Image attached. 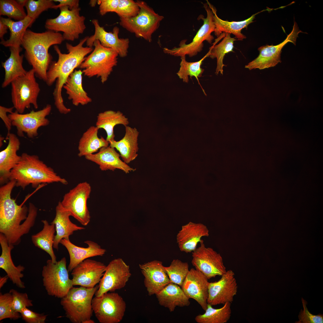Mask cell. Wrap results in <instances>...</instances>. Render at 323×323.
<instances>
[{"label":"cell","instance_id":"1","mask_svg":"<svg viewBox=\"0 0 323 323\" xmlns=\"http://www.w3.org/2000/svg\"><path fill=\"white\" fill-rule=\"evenodd\" d=\"M16 182L11 180L0 188V233L6 238L8 243L18 245L21 237L28 233L34 226L37 209L32 203L28 208L18 205L16 199L11 198V193Z\"/></svg>","mask_w":323,"mask_h":323},{"label":"cell","instance_id":"2","mask_svg":"<svg viewBox=\"0 0 323 323\" xmlns=\"http://www.w3.org/2000/svg\"><path fill=\"white\" fill-rule=\"evenodd\" d=\"M88 37L86 36L81 39L75 46L66 43L67 54L62 53L57 45L54 46V49L58 55V59L57 62L50 65L47 72L45 82L48 86H50L56 81L53 95L55 105L61 114H66L71 111V109L66 107L64 103L62 94L63 86L74 69L80 66L86 56L93 50L92 48L83 46Z\"/></svg>","mask_w":323,"mask_h":323},{"label":"cell","instance_id":"3","mask_svg":"<svg viewBox=\"0 0 323 323\" xmlns=\"http://www.w3.org/2000/svg\"><path fill=\"white\" fill-rule=\"evenodd\" d=\"M65 40L59 32L48 30L36 33L27 29L22 40L25 56L32 67L36 76L46 81L47 72L51 64L52 57L48 49L52 45L60 44Z\"/></svg>","mask_w":323,"mask_h":323},{"label":"cell","instance_id":"4","mask_svg":"<svg viewBox=\"0 0 323 323\" xmlns=\"http://www.w3.org/2000/svg\"><path fill=\"white\" fill-rule=\"evenodd\" d=\"M18 164L11 170L10 180H15L16 186L23 189L31 184L33 188L41 184L60 182L67 185L68 182L55 173L36 155L24 153Z\"/></svg>","mask_w":323,"mask_h":323},{"label":"cell","instance_id":"5","mask_svg":"<svg viewBox=\"0 0 323 323\" xmlns=\"http://www.w3.org/2000/svg\"><path fill=\"white\" fill-rule=\"evenodd\" d=\"M98 286L92 288L72 287L61 298L60 304L66 316L73 323H83L91 319L93 312L92 301Z\"/></svg>","mask_w":323,"mask_h":323},{"label":"cell","instance_id":"6","mask_svg":"<svg viewBox=\"0 0 323 323\" xmlns=\"http://www.w3.org/2000/svg\"><path fill=\"white\" fill-rule=\"evenodd\" d=\"M93 46L94 49L85 57L79 67L85 76L100 77L103 83L117 65L118 55L114 50L102 46L98 40L95 41Z\"/></svg>","mask_w":323,"mask_h":323},{"label":"cell","instance_id":"7","mask_svg":"<svg viewBox=\"0 0 323 323\" xmlns=\"http://www.w3.org/2000/svg\"><path fill=\"white\" fill-rule=\"evenodd\" d=\"M136 2L140 8L138 14L130 18H120V25L137 37L151 42L153 34L158 29L164 17L156 13L145 1L137 0Z\"/></svg>","mask_w":323,"mask_h":323},{"label":"cell","instance_id":"8","mask_svg":"<svg viewBox=\"0 0 323 323\" xmlns=\"http://www.w3.org/2000/svg\"><path fill=\"white\" fill-rule=\"evenodd\" d=\"M66 263V258L63 257L55 263L48 260L43 266L42 272L43 285L49 295L61 298L73 287Z\"/></svg>","mask_w":323,"mask_h":323},{"label":"cell","instance_id":"9","mask_svg":"<svg viewBox=\"0 0 323 323\" xmlns=\"http://www.w3.org/2000/svg\"><path fill=\"white\" fill-rule=\"evenodd\" d=\"M34 70L32 68L25 75L17 77L11 83V96L16 111L23 113L33 105L35 109L38 105L37 98L40 92Z\"/></svg>","mask_w":323,"mask_h":323},{"label":"cell","instance_id":"10","mask_svg":"<svg viewBox=\"0 0 323 323\" xmlns=\"http://www.w3.org/2000/svg\"><path fill=\"white\" fill-rule=\"evenodd\" d=\"M203 4L207 12V17L204 18L202 15L198 17V19H202L203 23L192 41L186 44V40H183L180 42L178 47H174L172 49L164 48L163 51L165 53L175 57H182L188 55L191 57L196 55L202 51L204 45V41H206L209 44L211 43L214 38L211 33L214 31L215 29L213 20L214 13L207 3Z\"/></svg>","mask_w":323,"mask_h":323},{"label":"cell","instance_id":"11","mask_svg":"<svg viewBox=\"0 0 323 323\" xmlns=\"http://www.w3.org/2000/svg\"><path fill=\"white\" fill-rule=\"evenodd\" d=\"M60 13L57 17L47 19L45 27L48 30L63 33L65 40L74 41L78 39L86 28L85 17L80 16V7L70 10L67 6L60 7Z\"/></svg>","mask_w":323,"mask_h":323},{"label":"cell","instance_id":"12","mask_svg":"<svg viewBox=\"0 0 323 323\" xmlns=\"http://www.w3.org/2000/svg\"><path fill=\"white\" fill-rule=\"evenodd\" d=\"M93 312L100 323H118L122 319L126 309V304L118 293H105L101 296H95L92 301Z\"/></svg>","mask_w":323,"mask_h":323},{"label":"cell","instance_id":"13","mask_svg":"<svg viewBox=\"0 0 323 323\" xmlns=\"http://www.w3.org/2000/svg\"><path fill=\"white\" fill-rule=\"evenodd\" d=\"M91 191L90 184L86 182H80L65 194L61 204L66 210L82 225L87 226L91 216L87 201Z\"/></svg>","mask_w":323,"mask_h":323},{"label":"cell","instance_id":"14","mask_svg":"<svg viewBox=\"0 0 323 323\" xmlns=\"http://www.w3.org/2000/svg\"><path fill=\"white\" fill-rule=\"evenodd\" d=\"M51 106L47 104L43 109L37 111H31L30 113L21 114L16 111L8 115L13 126L15 127L19 136L23 137L24 133L30 138L36 137L39 128L46 126L50 121L46 118L51 112Z\"/></svg>","mask_w":323,"mask_h":323},{"label":"cell","instance_id":"15","mask_svg":"<svg viewBox=\"0 0 323 323\" xmlns=\"http://www.w3.org/2000/svg\"><path fill=\"white\" fill-rule=\"evenodd\" d=\"M200 245L192 253L191 263L195 269L209 279L221 276L227 271L221 255L211 247H206L202 240Z\"/></svg>","mask_w":323,"mask_h":323},{"label":"cell","instance_id":"16","mask_svg":"<svg viewBox=\"0 0 323 323\" xmlns=\"http://www.w3.org/2000/svg\"><path fill=\"white\" fill-rule=\"evenodd\" d=\"M131 275L129 266L122 259H113L106 266L95 296L99 297L109 292L124 288Z\"/></svg>","mask_w":323,"mask_h":323},{"label":"cell","instance_id":"17","mask_svg":"<svg viewBox=\"0 0 323 323\" xmlns=\"http://www.w3.org/2000/svg\"><path fill=\"white\" fill-rule=\"evenodd\" d=\"M300 33L303 32L299 29L294 21L291 32L284 41L276 45H266L259 47L258 56L246 65L245 68L249 70L256 68L261 70L275 66L281 62V57L282 48L289 42L295 45L297 38Z\"/></svg>","mask_w":323,"mask_h":323},{"label":"cell","instance_id":"18","mask_svg":"<svg viewBox=\"0 0 323 323\" xmlns=\"http://www.w3.org/2000/svg\"><path fill=\"white\" fill-rule=\"evenodd\" d=\"M221 276L218 281L208 283L207 302L212 306L231 303L237 293L238 286L233 271H227Z\"/></svg>","mask_w":323,"mask_h":323},{"label":"cell","instance_id":"19","mask_svg":"<svg viewBox=\"0 0 323 323\" xmlns=\"http://www.w3.org/2000/svg\"><path fill=\"white\" fill-rule=\"evenodd\" d=\"M92 23L95 27V33L93 35L88 36L86 42L87 46L92 48L95 41L98 40L102 46L114 50L121 57L127 56L129 46V39L119 38V28L118 27L115 26L112 32H108L103 27L100 26L98 20L93 19Z\"/></svg>","mask_w":323,"mask_h":323},{"label":"cell","instance_id":"20","mask_svg":"<svg viewBox=\"0 0 323 323\" xmlns=\"http://www.w3.org/2000/svg\"><path fill=\"white\" fill-rule=\"evenodd\" d=\"M106 266L99 261L87 259L78 264L71 272L74 286L92 288L99 283Z\"/></svg>","mask_w":323,"mask_h":323},{"label":"cell","instance_id":"21","mask_svg":"<svg viewBox=\"0 0 323 323\" xmlns=\"http://www.w3.org/2000/svg\"><path fill=\"white\" fill-rule=\"evenodd\" d=\"M208 280L202 272L192 268L181 287L188 297L195 300L204 311L208 304Z\"/></svg>","mask_w":323,"mask_h":323},{"label":"cell","instance_id":"22","mask_svg":"<svg viewBox=\"0 0 323 323\" xmlns=\"http://www.w3.org/2000/svg\"><path fill=\"white\" fill-rule=\"evenodd\" d=\"M164 266L162 262L156 260L139 265L149 295H156L171 283Z\"/></svg>","mask_w":323,"mask_h":323},{"label":"cell","instance_id":"23","mask_svg":"<svg viewBox=\"0 0 323 323\" xmlns=\"http://www.w3.org/2000/svg\"><path fill=\"white\" fill-rule=\"evenodd\" d=\"M209 235V231L206 226L190 222L182 226L176 235V240L179 250L188 253L192 252L197 248L202 237Z\"/></svg>","mask_w":323,"mask_h":323},{"label":"cell","instance_id":"24","mask_svg":"<svg viewBox=\"0 0 323 323\" xmlns=\"http://www.w3.org/2000/svg\"><path fill=\"white\" fill-rule=\"evenodd\" d=\"M119 153L109 146L101 148L98 152L85 156V159L97 164L102 171L121 170L126 173L135 171L120 159Z\"/></svg>","mask_w":323,"mask_h":323},{"label":"cell","instance_id":"25","mask_svg":"<svg viewBox=\"0 0 323 323\" xmlns=\"http://www.w3.org/2000/svg\"><path fill=\"white\" fill-rule=\"evenodd\" d=\"M6 139L8 140V145L0 152V182L1 184L10 180L11 170L18 164L21 158V156L17 154L20 145L18 137L15 134L10 133L7 135Z\"/></svg>","mask_w":323,"mask_h":323},{"label":"cell","instance_id":"26","mask_svg":"<svg viewBox=\"0 0 323 323\" xmlns=\"http://www.w3.org/2000/svg\"><path fill=\"white\" fill-rule=\"evenodd\" d=\"M88 246L86 248L77 246L72 243L69 239H63L60 243L67 249L70 257V262L68 267L69 272H71L78 264L89 258L103 256L106 249L102 248L97 243L91 240L84 242Z\"/></svg>","mask_w":323,"mask_h":323},{"label":"cell","instance_id":"27","mask_svg":"<svg viewBox=\"0 0 323 323\" xmlns=\"http://www.w3.org/2000/svg\"><path fill=\"white\" fill-rule=\"evenodd\" d=\"M0 244L1 253L0 256V268L4 270L13 284L21 289L25 287L21 280L24 277L22 273L25 267L21 265H15L11 256V251L14 246L9 244L5 236L0 233Z\"/></svg>","mask_w":323,"mask_h":323},{"label":"cell","instance_id":"28","mask_svg":"<svg viewBox=\"0 0 323 323\" xmlns=\"http://www.w3.org/2000/svg\"><path fill=\"white\" fill-rule=\"evenodd\" d=\"M125 133L120 140L110 141L109 146L115 148L119 153L122 160L128 164L135 160L138 156V138L139 132L135 127H125Z\"/></svg>","mask_w":323,"mask_h":323},{"label":"cell","instance_id":"29","mask_svg":"<svg viewBox=\"0 0 323 323\" xmlns=\"http://www.w3.org/2000/svg\"><path fill=\"white\" fill-rule=\"evenodd\" d=\"M71 213L65 210L59 201L56 208L55 216L51 224L54 225L56 234L54 240L53 248L58 250L59 244L63 238L69 239V237L75 231L85 229L72 223L69 217Z\"/></svg>","mask_w":323,"mask_h":323},{"label":"cell","instance_id":"30","mask_svg":"<svg viewBox=\"0 0 323 323\" xmlns=\"http://www.w3.org/2000/svg\"><path fill=\"white\" fill-rule=\"evenodd\" d=\"M160 305L173 312L176 307H183L190 304L189 298L184 293L181 287L170 283L156 295Z\"/></svg>","mask_w":323,"mask_h":323},{"label":"cell","instance_id":"31","mask_svg":"<svg viewBox=\"0 0 323 323\" xmlns=\"http://www.w3.org/2000/svg\"><path fill=\"white\" fill-rule=\"evenodd\" d=\"M207 1L214 13L213 20L215 25L214 33L217 38L223 32L232 34L238 40H243L246 38V36L241 33L242 29L245 28H247L249 24L254 22L253 20L256 15L264 11L269 10L268 9L263 10L252 15L248 19L243 21L229 22L223 20L219 18L217 15V10L215 7L208 0Z\"/></svg>","mask_w":323,"mask_h":323},{"label":"cell","instance_id":"32","mask_svg":"<svg viewBox=\"0 0 323 323\" xmlns=\"http://www.w3.org/2000/svg\"><path fill=\"white\" fill-rule=\"evenodd\" d=\"M20 47L10 48V55L5 62L2 63L5 71L4 78L1 86L4 88L11 84L15 79L25 74L27 72L23 68L22 63L24 55L20 53Z\"/></svg>","mask_w":323,"mask_h":323},{"label":"cell","instance_id":"33","mask_svg":"<svg viewBox=\"0 0 323 323\" xmlns=\"http://www.w3.org/2000/svg\"><path fill=\"white\" fill-rule=\"evenodd\" d=\"M83 74L80 70H75L70 75L63 87L68 95V99L76 106L85 105L92 101L83 87Z\"/></svg>","mask_w":323,"mask_h":323},{"label":"cell","instance_id":"34","mask_svg":"<svg viewBox=\"0 0 323 323\" xmlns=\"http://www.w3.org/2000/svg\"><path fill=\"white\" fill-rule=\"evenodd\" d=\"M98 130L96 126H92L83 133L79 142V156L85 157L95 153L101 148L109 146V143L106 139L98 137Z\"/></svg>","mask_w":323,"mask_h":323},{"label":"cell","instance_id":"35","mask_svg":"<svg viewBox=\"0 0 323 323\" xmlns=\"http://www.w3.org/2000/svg\"><path fill=\"white\" fill-rule=\"evenodd\" d=\"M35 21L27 16L23 19L16 22L9 18L1 16L0 21L8 27L10 31V36L8 39L1 41L0 44L5 47H20L22 39L28 28Z\"/></svg>","mask_w":323,"mask_h":323},{"label":"cell","instance_id":"36","mask_svg":"<svg viewBox=\"0 0 323 323\" xmlns=\"http://www.w3.org/2000/svg\"><path fill=\"white\" fill-rule=\"evenodd\" d=\"M129 123L128 119L121 112L108 110L98 114L95 126L99 129H103L105 131L106 139L109 142L114 139V129L116 125L122 124L125 127Z\"/></svg>","mask_w":323,"mask_h":323},{"label":"cell","instance_id":"37","mask_svg":"<svg viewBox=\"0 0 323 323\" xmlns=\"http://www.w3.org/2000/svg\"><path fill=\"white\" fill-rule=\"evenodd\" d=\"M236 40L234 37H231L230 33H222L210 48L209 57L212 59L216 58L217 60L216 74L220 73L223 74V67L226 65L223 63L224 57L226 54L233 51L234 42Z\"/></svg>","mask_w":323,"mask_h":323},{"label":"cell","instance_id":"38","mask_svg":"<svg viewBox=\"0 0 323 323\" xmlns=\"http://www.w3.org/2000/svg\"><path fill=\"white\" fill-rule=\"evenodd\" d=\"M43 224L42 230L31 236V240L34 245L45 251L50 256L52 261L57 262V258L53 250L54 233V225L50 224L46 220L41 221Z\"/></svg>","mask_w":323,"mask_h":323},{"label":"cell","instance_id":"39","mask_svg":"<svg viewBox=\"0 0 323 323\" xmlns=\"http://www.w3.org/2000/svg\"><path fill=\"white\" fill-rule=\"evenodd\" d=\"M231 304L226 303L218 309L208 304L205 313L196 316L195 320L198 323H226L231 315Z\"/></svg>","mask_w":323,"mask_h":323},{"label":"cell","instance_id":"40","mask_svg":"<svg viewBox=\"0 0 323 323\" xmlns=\"http://www.w3.org/2000/svg\"><path fill=\"white\" fill-rule=\"evenodd\" d=\"M211 49L207 53L199 60L195 62H190L186 60L185 56L181 57L180 68L178 72L176 73L179 78L182 79L184 82L188 83L189 81L188 76L191 78L194 76L196 78L199 84L206 95L204 91L199 83L198 77H201L204 70L201 67V65L203 60L207 57H209Z\"/></svg>","mask_w":323,"mask_h":323},{"label":"cell","instance_id":"41","mask_svg":"<svg viewBox=\"0 0 323 323\" xmlns=\"http://www.w3.org/2000/svg\"><path fill=\"white\" fill-rule=\"evenodd\" d=\"M164 267L171 282L181 287L189 271L188 263L174 259L169 266Z\"/></svg>","mask_w":323,"mask_h":323},{"label":"cell","instance_id":"42","mask_svg":"<svg viewBox=\"0 0 323 323\" xmlns=\"http://www.w3.org/2000/svg\"><path fill=\"white\" fill-rule=\"evenodd\" d=\"M0 15L20 21L27 16L24 7L15 0H0Z\"/></svg>","mask_w":323,"mask_h":323},{"label":"cell","instance_id":"43","mask_svg":"<svg viewBox=\"0 0 323 323\" xmlns=\"http://www.w3.org/2000/svg\"><path fill=\"white\" fill-rule=\"evenodd\" d=\"M13 296L10 292L0 293V321L6 319L16 320L21 317L19 313L14 311L12 306Z\"/></svg>","mask_w":323,"mask_h":323},{"label":"cell","instance_id":"44","mask_svg":"<svg viewBox=\"0 0 323 323\" xmlns=\"http://www.w3.org/2000/svg\"><path fill=\"white\" fill-rule=\"evenodd\" d=\"M55 5L52 0H27L25 5L27 16L34 20L43 12Z\"/></svg>","mask_w":323,"mask_h":323},{"label":"cell","instance_id":"45","mask_svg":"<svg viewBox=\"0 0 323 323\" xmlns=\"http://www.w3.org/2000/svg\"><path fill=\"white\" fill-rule=\"evenodd\" d=\"M140 8L136 1L132 0H119L115 13L120 18H130L136 16Z\"/></svg>","mask_w":323,"mask_h":323},{"label":"cell","instance_id":"46","mask_svg":"<svg viewBox=\"0 0 323 323\" xmlns=\"http://www.w3.org/2000/svg\"><path fill=\"white\" fill-rule=\"evenodd\" d=\"M9 292L13 296L12 306L16 312L20 313L24 309L33 306L32 301L29 299L26 293H20L13 289Z\"/></svg>","mask_w":323,"mask_h":323},{"label":"cell","instance_id":"47","mask_svg":"<svg viewBox=\"0 0 323 323\" xmlns=\"http://www.w3.org/2000/svg\"><path fill=\"white\" fill-rule=\"evenodd\" d=\"M301 301L303 307V310H301L298 316L299 321L296 322L297 323H323V315L319 314L315 315L311 314L308 310L307 307V301L303 298Z\"/></svg>","mask_w":323,"mask_h":323},{"label":"cell","instance_id":"48","mask_svg":"<svg viewBox=\"0 0 323 323\" xmlns=\"http://www.w3.org/2000/svg\"><path fill=\"white\" fill-rule=\"evenodd\" d=\"M22 319L27 323H45L47 315L39 313L29 309H24L20 313Z\"/></svg>","mask_w":323,"mask_h":323},{"label":"cell","instance_id":"49","mask_svg":"<svg viewBox=\"0 0 323 323\" xmlns=\"http://www.w3.org/2000/svg\"><path fill=\"white\" fill-rule=\"evenodd\" d=\"M119 0H99L97 3L99 5L100 14L103 16L110 12L115 13L118 8Z\"/></svg>","mask_w":323,"mask_h":323},{"label":"cell","instance_id":"50","mask_svg":"<svg viewBox=\"0 0 323 323\" xmlns=\"http://www.w3.org/2000/svg\"><path fill=\"white\" fill-rule=\"evenodd\" d=\"M14 108V107L7 108L1 106H0V117L4 122L5 126L7 130V135H8L10 133V130L11 129V126H12V121L7 115V113H11L13 112V110Z\"/></svg>","mask_w":323,"mask_h":323},{"label":"cell","instance_id":"51","mask_svg":"<svg viewBox=\"0 0 323 323\" xmlns=\"http://www.w3.org/2000/svg\"><path fill=\"white\" fill-rule=\"evenodd\" d=\"M54 2H58L59 4L57 5H55L51 8L57 9L58 8L64 6H67L70 10L79 7V1L78 0H54Z\"/></svg>","mask_w":323,"mask_h":323},{"label":"cell","instance_id":"52","mask_svg":"<svg viewBox=\"0 0 323 323\" xmlns=\"http://www.w3.org/2000/svg\"><path fill=\"white\" fill-rule=\"evenodd\" d=\"M8 27L0 21V38L1 41L4 40V35L7 33Z\"/></svg>","mask_w":323,"mask_h":323},{"label":"cell","instance_id":"53","mask_svg":"<svg viewBox=\"0 0 323 323\" xmlns=\"http://www.w3.org/2000/svg\"><path fill=\"white\" fill-rule=\"evenodd\" d=\"M8 278H9L7 275L3 277H0V289L7 282Z\"/></svg>","mask_w":323,"mask_h":323},{"label":"cell","instance_id":"54","mask_svg":"<svg viewBox=\"0 0 323 323\" xmlns=\"http://www.w3.org/2000/svg\"><path fill=\"white\" fill-rule=\"evenodd\" d=\"M27 0H17V1L20 5L24 7L25 6Z\"/></svg>","mask_w":323,"mask_h":323},{"label":"cell","instance_id":"55","mask_svg":"<svg viewBox=\"0 0 323 323\" xmlns=\"http://www.w3.org/2000/svg\"><path fill=\"white\" fill-rule=\"evenodd\" d=\"M97 0H91L90 1V4L92 7L95 6L97 3Z\"/></svg>","mask_w":323,"mask_h":323},{"label":"cell","instance_id":"56","mask_svg":"<svg viewBox=\"0 0 323 323\" xmlns=\"http://www.w3.org/2000/svg\"><path fill=\"white\" fill-rule=\"evenodd\" d=\"M95 323V321L93 320H92L91 319H90L86 320V321H85L83 322V323Z\"/></svg>","mask_w":323,"mask_h":323},{"label":"cell","instance_id":"57","mask_svg":"<svg viewBox=\"0 0 323 323\" xmlns=\"http://www.w3.org/2000/svg\"><path fill=\"white\" fill-rule=\"evenodd\" d=\"M4 139V137H3L2 136H0V147H1L3 145V141Z\"/></svg>","mask_w":323,"mask_h":323}]
</instances>
